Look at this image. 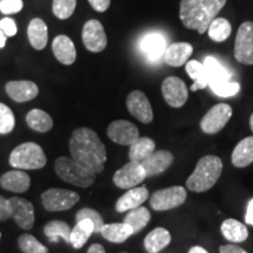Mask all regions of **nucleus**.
<instances>
[{"mask_svg": "<svg viewBox=\"0 0 253 253\" xmlns=\"http://www.w3.org/2000/svg\"><path fill=\"white\" fill-rule=\"evenodd\" d=\"M69 151L79 166L95 175L103 171L107 161L106 145L93 129L87 126L75 129L69 140Z\"/></svg>", "mask_w": 253, "mask_h": 253, "instance_id": "f257e3e1", "label": "nucleus"}, {"mask_svg": "<svg viewBox=\"0 0 253 253\" xmlns=\"http://www.w3.org/2000/svg\"><path fill=\"white\" fill-rule=\"evenodd\" d=\"M188 253H209V252L204 248H202V246H194V248L189 250Z\"/></svg>", "mask_w": 253, "mask_h": 253, "instance_id": "de8ad7c7", "label": "nucleus"}, {"mask_svg": "<svg viewBox=\"0 0 253 253\" xmlns=\"http://www.w3.org/2000/svg\"><path fill=\"white\" fill-rule=\"evenodd\" d=\"M18 245L24 253H48V249L32 235H21L18 238Z\"/></svg>", "mask_w": 253, "mask_h": 253, "instance_id": "c9c22d12", "label": "nucleus"}, {"mask_svg": "<svg viewBox=\"0 0 253 253\" xmlns=\"http://www.w3.org/2000/svg\"><path fill=\"white\" fill-rule=\"evenodd\" d=\"M245 221L246 224L253 226V198L249 202L248 209H246V214H245Z\"/></svg>", "mask_w": 253, "mask_h": 253, "instance_id": "a18cd8bd", "label": "nucleus"}, {"mask_svg": "<svg viewBox=\"0 0 253 253\" xmlns=\"http://www.w3.org/2000/svg\"><path fill=\"white\" fill-rule=\"evenodd\" d=\"M126 108L135 119L142 123H150L154 120V112L150 101L141 90H134L128 95Z\"/></svg>", "mask_w": 253, "mask_h": 253, "instance_id": "dca6fc26", "label": "nucleus"}, {"mask_svg": "<svg viewBox=\"0 0 253 253\" xmlns=\"http://www.w3.org/2000/svg\"><path fill=\"white\" fill-rule=\"evenodd\" d=\"M231 161L236 168H246L253 163V136L243 138L236 145Z\"/></svg>", "mask_w": 253, "mask_h": 253, "instance_id": "393cba45", "label": "nucleus"}, {"mask_svg": "<svg viewBox=\"0 0 253 253\" xmlns=\"http://www.w3.org/2000/svg\"><path fill=\"white\" fill-rule=\"evenodd\" d=\"M0 31H1L6 37H14L18 32L17 24H15V21L11 18L1 19V20H0Z\"/></svg>", "mask_w": 253, "mask_h": 253, "instance_id": "a19ab883", "label": "nucleus"}, {"mask_svg": "<svg viewBox=\"0 0 253 253\" xmlns=\"http://www.w3.org/2000/svg\"><path fill=\"white\" fill-rule=\"evenodd\" d=\"M88 2H89V5L95 11L103 13V12H106L109 8L112 0H88Z\"/></svg>", "mask_w": 253, "mask_h": 253, "instance_id": "79ce46f5", "label": "nucleus"}, {"mask_svg": "<svg viewBox=\"0 0 253 253\" xmlns=\"http://www.w3.org/2000/svg\"><path fill=\"white\" fill-rule=\"evenodd\" d=\"M26 123L32 130L47 132L53 128V120L48 113L41 109H32L26 115Z\"/></svg>", "mask_w": 253, "mask_h": 253, "instance_id": "7c9ffc66", "label": "nucleus"}, {"mask_svg": "<svg viewBox=\"0 0 253 253\" xmlns=\"http://www.w3.org/2000/svg\"><path fill=\"white\" fill-rule=\"evenodd\" d=\"M11 218V211H9L8 199L4 196H0V220H6Z\"/></svg>", "mask_w": 253, "mask_h": 253, "instance_id": "37998d69", "label": "nucleus"}, {"mask_svg": "<svg viewBox=\"0 0 253 253\" xmlns=\"http://www.w3.org/2000/svg\"><path fill=\"white\" fill-rule=\"evenodd\" d=\"M100 233L108 242L121 244V243H125L129 237L134 235V231L126 223H113L104 224Z\"/></svg>", "mask_w": 253, "mask_h": 253, "instance_id": "cd10ccee", "label": "nucleus"}, {"mask_svg": "<svg viewBox=\"0 0 253 253\" xmlns=\"http://www.w3.org/2000/svg\"><path fill=\"white\" fill-rule=\"evenodd\" d=\"M140 48L150 61H158L167 49L166 39L160 33L147 34L140 41Z\"/></svg>", "mask_w": 253, "mask_h": 253, "instance_id": "4be33fe9", "label": "nucleus"}, {"mask_svg": "<svg viewBox=\"0 0 253 253\" xmlns=\"http://www.w3.org/2000/svg\"><path fill=\"white\" fill-rule=\"evenodd\" d=\"M77 7V0H53V14L60 20L71 18Z\"/></svg>", "mask_w": 253, "mask_h": 253, "instance_id": "e433bc0d", "label": "nucleus"}, {"mask_svg": "<svg viewBox=\"0 0 253 253\" xmlns=\"http://www.w3.org/2000/svg\"><path fill=\"white\" fill-rule=\"evenodd\" d=\"M23 7V0H1V2H0V12L6 15L19 13Z\"/></svg>", "mask_w": 253, "mask_h": 253, "instance_id": "ea45409f", "label": "nucleus"}, {"mask_svg": "<svg viewBox=\"0 0 253 253\" xmlns=\"http://www.w3.org/2000/svg\"><path fill=\"white\" fill-rule=\"evenodd\" d=\"M107 135L115 143L130 145L140 137L137 126L126 120H116L107 128Z\"/></svg>", "mask_w": 253, "mask_h": 253, "instance_id": "2eb2a0df", "label": "nucleus"}, {"mask_svg": "<svg viewBox=\"0 0 253 253\" xmlns=\"http://www.w3.org/2000/svg\"><path fill=\"white\" fill-rule=\"evenodd\" d=\"M0 237H1V233H0Z\"/></svg>", "mask_w": 253, "mask_h": 253, "instance_id": "603ef678", "label": "nucleus"}, {"mask_svg": "<svg viewBox=\"0 0 253 253\" xmlns=\"http://www.w3.org/2000/svg\"><path fill=\"white\" fill-rule=\"evenodd\" d=\"M171 242V235L164 227H156L144 238V248L148 253H158Z\"/></svg>", "mask_w": 253, "mask_h": 253, "instance_id": "a878e982", "label": "nucleus"}, {"mask_svg": "<svg viewBox=\"0 0 253 253\" xmlns=\"http://www.w3.org/2000/svg\"><path fill=\"white\" fill-rule=\"evenodd\" d=\"M194 47L188 42H173L167 47L163 60L170 67H182L189 61Z\"/></svg>", "mask_w": 253, "mask_h": 253, "instance_id": "6ab92c4d", "label": "nucleus"}, {"mask_svg": "<svg viewBox=\"0 0 253 253\" xmlns=\"http://www.w3.org/2000/svg\"><path fill=\"white\" fill-rule=\"evenodd\" d=\"M220 231L224 238L231 243H243L249 237V230L246 225L238 220L233 219V218H229V219L224 220L221 223Z\"/></svg>", "mask_w": 253, "mask_h": 253, "instance_id": "bb28decb", "label": "nucleus"}, {"mask_svg": "<svg viewBox=\"0 0 253 253\" xmlns=\"http://www.w3.org/2000/svg\"><path fill=\"white\" fill-rule=\"evenodd\" d=\"M47 163L42 148L34 142H26L15 147L9 155V164L18 170H39Z\"/></svg>", "mask_w": 253, "mask_h": 253, "instance_id": "39448f33", "label": "nucleus"}, {"mask_svg": "<svg viewBox=\"0 0 253 253\" xmlns=\"http://www.w3.org/2000/svg\"><path fill=\"white\" fill-rule=\"evenodd\" d=\"M94 233V224L89 219L78 221L71 232V244L74 249L84 248L89 237Z\"/></svg>", "mask_w": 253, "mask_h": 253, "instance_id": "2f4dec72", "label": "nucleus"}, {"mask_svg": "<svg viewBox=\"0 0 253 253\" xmlns=\"http://www.w3.org/2000/svg\"><path fill=\"white\" fill-rule=\"evenodd\" d=\"M11 218L23 230H31L34 225V207L27 199L21 197L8 198Z\"/></svg>", "mask_w": 253, "mask_h": 253, "instance_id": "4468645a", "label": "nucleus"}, {"mask_svg": "<svg viewBox=\"0 0 253 253\" xmlns=\"http://www.w3.org/2000/svg\"><path fill=\"white\" fill-rule=\"evenodd\" d=\"M185 71L194 80V84L190 87L192 91L204 89L209 86V74L204 63H201L197 60H190L185 63Z\"/></svg>", "mask_w": 253, "mask_h": 253, "instance_id": "c85d7f7f", "label": "nucleus"}, {"mask_svg": "<svg viewBox=\"0 0 253 253\" xmlns=\"http://www.w3.org/2000/svg\"><path fill=\"white\" fill-rule=\"evenodd\" d=\"M223 171V162L219 157L207 155L198 161L194 172L186 179V188L192 192L209 191L219 179Z\"/></svg>", "mask_w": 253, "mask_h": 253, "instance_id": "7ed1b4c3", "label": "nucleus"}, {"mask_svg": "<svg viewBox=\"0 0 253 253\" xmlns=\"http://www.w3.org/2000/svg\"><path fill=\"white\" fill-rule=\"evenodd\" d=\"M162 94L166 102L172 108H181L188 101L189 93L182 79L168 77L162 82Z\"/></svg>", "mask_w": 253, "mask_h": 253, "instance_id": "ddd939ff", "label": "nucleus"}, {"mask_svg": "<svg viewBox=\"0 0 253 253\" xmlns=\"http://www.w3.org/2000/svg\"><path fill=\"white\" fill-rule=\"evenodd\" d=\"M82 42L89 52L100 53L106 49L107 40L103 25L96 19L88 20L82 28Z\"/></svg>", "mask_w": 253, "mask_h": 253, "instance_id": "9b49d317", "label": "nucleus"}, {"mask_svg": "<svg viewBox=\"0 0 253 253\" xmlns=\"http://www.w3.org/2000/svg\"><path fill=\"white\" fill-rule=\"evenodd\" d=\"M52 49L59 62L65 66H71L77 60V48L74 42L67 36H58L53 40Z\"/></svg>", "mask_w": 253, "mask_h": 253, "instance_id": "5701e85b", "label": "nucleus"}, {"mask_svg": "<svg viewBox=\"0 0 253 253\" xmlns=\"http://www.w3.org/2000/svg\"><path fill=\"white\" fill-rule=\"evenodd\" d=\"M145 176L143 167L138 162H128L122 168L114 173L113 182L120 189H132L140 185L144 179Z\"/></svg>", "mask_w": 253, "mask_h": 253, "instance_id": "f8f14e48", "label": "nucleus"}, {"mask_svg": "<svg viewBox=\"0 0 253 253\" xmlns=\"http://www.w3.org/2000/svg\"><path fill=\"white\" fill-rule=\"evenodd\" d=\"M204 66L209 74V86L217 96L230 97L239 93L240 84L230 80L231 74L229 71L216 58H205Z\"/></svg>", "mask_w": 253, "mask_h": 253, "instance_id": "20e7f679", "label": "nucleus"}, {"mask_svg": "<svg viewBox=\"0 0 253 253\" xmlns=\"http://www.w3.org/2000/svg\"><path fill=\"white\" fill-rule=\"evenodd\" d=\"M71 226L63 220H50L43 227V233L48 237L50 243H58V239L62 238L71 244Z\"/></svg>", "mask_w": 253, "mask_h": 253, "instance_id": "473e14b6", "label": "nucleus"}, {"mask_svg": "<svg viewBox=\"0 0 253 253\" xmlns=\"http://www.w3.org/2000/svg\"><path fill=\"white\" fill-rule=\"evenodd\" d=\"M27 36L34 49L41 50L45 48L48 42V28L45 21L40 18L32 19L28 24Z\"/></svg>", "mask_w": 253, "mask_h": 253, "instance_id": "b1692460", "label": "nucleus"}, {"mask_svg": "<svg viewBox=\"0 0 253 253\" xmlns=\"http://www.w3.org/2000/svg\"><path fill=\"white\" fill-rule=\"evenodd\" d=\"M173 162V155L167 150H155L149 157L142 161L141 166L143 167L147 178L161 175L169 169Z\"/></svg>", "mask_w": 253, "mask_h": 253, "instance_id": "f3484780", "label": "nucleus"}, {"mask_svg": "<svg viewBox=\"0 0 253 253\" xmlns=\"http://www.w3.org/2000/svg\"><path fill=\"white\" fill-rule=\"evenodd\" d=\"M0 186L7 191L23 194L31 186V177L23 170H11L0 177Z\"/></svg>", "mask_w": 253, "mask_h": 253, "instance_id": "412c9836", "label": "nucleus"}, {"mask_svg": "<svg viewBox=\"0 0 253 253\" xmlns=\"http://www.w3.org/2000/svg\"><path fill=\"white\" fill-rule=\"evenodd\" d=\"M15 118L8 106L0 103V134H9L14 129Z\"/></svg>", "mask_w": 253, "mask_h": 253, "instance_id": "58836bf2", "label": "nucleus"}, {"mask_svg": "<svg viewBox=\"0 0 253 253\" xmlns=\"http://www.w3.org/2000/svg\"><path fill=\"white\" fill-rule=\"evenodd\" d=\"M233 54L238 62L243 65H253V23L245 21L237 32Z\"/></svg>", "mask_w": 253, "mask_h": 253, "instance_id": "1a4fd4ad", "label": "nucleus"}, {"mask_svg": "<svg viewBox=\"0 0 253 253\" xmlns=\"http://www.w3.org/2000/svg\"><path fill=\"white\" fill-rule=\"evenodd\" d=\"M6 39H7V37H6L5 34L2 33L1 31H0V48H4V47H5Z\"/></svg>", "mask_w": 253, "mask_h": 253, "instance_id": "09e8293b", "label": "nucleus"}, {"mask_svg": "<svg viewBox=\"0 0 253 253\" xmlns=\"http://www.w3.org/2000/svg\"><path fill=\"white\" fill-rule=\"evenodd\" d=\"M219 252L220 253H248L244 249L239 248L237 245H223L219 248Z\"/></svg>", "mask_w": 253, "mask_h": 253, "instance_id": "c03bdc74", "label": "nucleus"}, {"mask_svg": "<svg viewBox=\"0 0 253 253\" xmlns=\"http://www.w3.org/2000/svg\"><path fill=\"white\" fill-rule=\"evenodd\" d=\"M87 253H106V250L101 244H93L88 249Z\"/></svg>", "mask_w": 253, "mask_h": 253, "instance_id": "49530a36", "label": "nucleus"}, {"mask_svg": "<svg viewBox=\"0 0 253 253\" xmlns=\"http://www.w3.org/2000/svg\"><path fill=\"white\" fill-rule=\"evenodd\" d=\"M186 201V190L181 185L157 190L150 197V207L155 211H167L178 208Z\"/></svg>", "mask_w": 253, "mask_h": 253, "instance_id": "6e6552de", "label": "nucleus"}, {"mask_svg": "<svg viewBox=\"0 0 253 253\" xmlns=\"http://www.w3.org/2000/svg\"><path fill=\"white\" fill-rule=\"evenodd\" d=\"M250 128H251V130L253 131V113L251 114V116H250Z\"/></svg>", "mask_w": 253, "mask_h": 253, "instance_id": "8fccbe9b", "label": "nucleus"}, {"mask_svg": "<svg viewBox=\"0 0 253 253\" xmlns=\"http://www.w3.org/2000/svg\"><path fill=\"white\" fill-rule=\"evenodd\" d=\"M0 2H1V0H0Z\"/></svg>", "mask_w": 253, "mask_h": 253, "instance_id": "864d4df0", "label": "nucleus"}, {"mask_svg": "<svg viewBox=\"0 0 253 253\" xmlns=\"http://www.w3.org/2000/svg\"><path fill=\"white\" fill-rule=\"evenodd\" d=\"M122 253H128V252H122Z\"/></svg>", "mask_w": 253, "mask_h": 253, "instance_id": "3c124183", "label": "nucleus"}, {"mask_svg": "<svg viewBox=\"0 0 253 253\" xmlns=\"http://www.w3.org/2000/svg\"><path fill=\"white\" fill-rule=\"evenodd\" d=\"M80 201V196L72 190L53 188L48 189L41 195L43 208L50 212L66 211L74 207Z\"/></svg>", "mask_w": 253, "mask_h": 253, "instance_id": "0eeeda50", "label": "nucleus"}, {"mask_svg": "<svg viewBox=\"0 0 253 253\" xmlns=\"http://www.w3.org/2000/svg\"><path fill=\"white\" fill-rule=\"evenodd\" d=\"M75 219H77V223L84 219H89L93 221L94 233H100L104 225L102 216H101L96 210H94V209H90V208H84L81 209V210H79L77 212V216H75Z\"/></svg>", "mask_w": 253, "mask_h": 253, "instance_id": "4c0bfd02", "label": "nucleus"}, {"mask_svg": "<svg viewBox=\"0 0 253 253\" xmlns=\"http://www.w3.org/2000/svg\"><path fill=\"white\" fill-rule=\"evenodd\" d=\"M151 219V214L147 208L138 207L136 209H132L128 212V214L125 217L123 223L128 224L131 227L135 233H138L141 230H143L145 226L148 225Z\"/></svg>", "mask_w": 253, "mask_h": 253, "instance_id": "72a5a7b5", "label": "nucleus"}, {"mask_svg": "<svg viewBox=\"0 0 253 253\" xmlns=\"http://www.w3.org/2000/svg\"><path fill=\"white\" fill-rule=\"evenodd\" d=\"M54 169L62 181L79 188H89L95 182V173L79 166L72 157H59L55 161Z\"/></svg>", "mask_w": 253, "mask_h": 253, "instance_id": "423d86ee", "label": "nucleus"}, {"mask_svg": "<svg viewBox=\"0 0 253 253\" xmlns=\"http://www.w3.org/2000/svg\"><path fill=\"white\" fill-rule=\"evenodd\" d=\"M129 147V160L138 163L149 157L156 149V144L150 137H138Z\"/></svg>", "mask_w": 253, "mask_h": 253, "instance_id": "c756f323", "label": "nucleus"}, {"mask_svg": "<svg viewBox=\"0 0 253 253\" xmlns=\"http://www.w3.org/2000/svg\"><path fill=\"white\" fill-rule=\"evenodd\" d=\"M227 0H181L179 18L189 30L204 34Z\"/></svg>", "mask_w": 253, "mask_h": 253, "instance_id": "f03ea898", "label": "nucleus"}, {"mask_svg": "<svg viewBox=\"0 0 253 253\" xmlns=\"http://www.w3.org/2000/svg\"><path fill=\"white\" fill-rule=\"evenodd\" d=\"M6 93L15 102L23 103L36 99L39 94V87L36 82L28 80L9 81L5 86Z\"/></svg>", "mask_w": 253, "mask_h": 253, "instance_id": "a211bd4d", "label": "nucleus"}, {"mask_svg": "<svg viewBox=\"0 0 253 253\" xmlns=\"http://www.w3.org/2000/svg\"><path fill=\"white\" fill-rule=\"evenodd\" d=\"M232 116V108L226 103L213 106L201 120V129L205 134H217L227 125Z\"/></svg>", "mask_w": 253, "mask_h": 253, "instance_id": "9d476101", "label": "nucleus"}, {"mask_svg": "<svg viewBox=\"0 0 253 253\" xmlns=\"http://www.w3.org/2000/svg\"><path fill=\"white\" fill-rule=\"evenodd\" d=\"M231 32H232L231 24L225 18H216L208 28L209 37L216 42H223L229 39Z\"/></svg>", "mask_w": 253, "mask_h": 253, "instance_id": "f704fd0d", "label": "nucleus"}, {"mask_svg": "<svg viewBox=\"0 0 253 253\" xmlns=\"http://www.w3.org/2000/svg\"><path fill=\"white\" fill-rule=\"evenodd\" d=\"M148 198H149V191L145 186L142 185L138 188L129 189L125 195L118 199L115 209L120 213L130 211L132 209L141 207Z\"/></svg>", "mask_w": 253, "mask_h": 253, "instance_id": "aec40b11", "label": "nucleus"}]
</instances>
